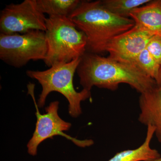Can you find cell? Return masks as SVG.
<instances>
[{
	"label": "cell",
	"mask_w": 161,
	"mask_h": 161,
	"mask_svg": "<svg viewBox=\"0 0 161 161\" xmlns=\"http://www.w3.org/2000/svg\"><path fill=\"white\" fill-rule=\"evenodd\" d=\"M76 72L83 89L90 91L94 86L114 91L125 83L141 94L158 85L155 80L133 64L88 52L80 58Z\"/></svg>",
	"instance_id": "1"
},
{
	"label": "cell",
	"mask_w": 161,
	"mask_h": 161,
	"mask_svg": "<svg viewBox=\"0 0 161 161\" xmlns=\"http://www.w3.org/2000/svg\"><path fill=\"white\" fill-rule=\"evenodd\" d=\"M69 18L85 35L86 52L98 55L106 52L113 38L135 25L131 18L121 17L108 11L101 1H81Z\"/></svg>",
	"instance_id": "2"
},
{
	"label": "cell",
	"mask_w": 161,
	"mask_h": 161,
	"mask_svg": "<svg viewBox=\"0 0 161 161\" xmlns=\"http://www.w3.org/2000/svg\"><path fill=\"white\" fill-rule=\"evenodd\" d=\"M80 61L77 58L67 63L57 64L44 71L29 70L26 75L38 81L42 87L38 101L39 108L45 105L47 97L51 92H59L68 101L69 112L72 117H78L82 113L81 102L88 99L92 100L91 91L83 89L77 92L74 87V75Z\"/></svg>",
	"instance_id": "3"
},
{
	"label": "cell",
	"mask_w": 161,
	"mask_h": 161,
	"mask_svg": "<svg viewBox=\"0 0 161 161\" xmlns=\"http://www.w3.org/2000/svg\"><path fill=\"white\" fill-rule=\"evenodd\" d=\"M46 28L47 51L43 61L47 66L69 63L86 53V37L69 18H47Z\"/></svg>",
	"instance_id": "4"
},
{
	"label": "cell",
	"mask_w": 161,
	"mask_h": 161,
	"mask_svg": "<svg viewBox=\"0 0 161 161\" xmlns=\"http://www.w3.org/2000/svg\"><path fill=\"white\" fill-rule=\"evenodd\" d=\"M47 51L45 31L0 34V59L14 67H22L31 60H44Z\"/></svg>",
	"instance_id": "5"
},
{
	"label": "cell",
	"mask_w": 161,
	"mask_h": 161,
	"mask_svg": "<svg viewBox=\"0 0 161 161\" xmlns=\"http://www.w3.org/2000/svg\"><path fill=\"white\" fill-rule=\"evenodd\" d=\"M45 15L38 9L36 0H25L7 5L1 12V34L26 33L32 30H46Z\"/></svg>",
	"instance_id": "6"
},
{
	"label": "cell",
	"mask_w": 161,
	"mask_h": 161,
	"mask_svg": "<svg viewBox=\"0 0 161 161\" xmlns=\"http://www.w3.org/2000/svg\"><path fill=\"white\" fill-rule=\"evenodd\" d=\"M35 104L36 109V129L32 137L27 145L28 153L30 155H36L39 145L43 141L53 138L55 136H61L65 137L71 141L75 145L81 147H90L94 144V141L92 140H80L64 132V131H68L70 129L71 124L61 119L58 115L59 102L58 101L51 103L45 109L46 113L43 115L39 112V107L35 100Z\"/></svg>",
	"instance_id": "7"
},
{
	"label": "cell",
	"mask_w": 161,
	"mask_h": 161,
	"mask_svg": "<svg viewBox=\"0 0 161 161\" xmlns=\"http://www.w3.org/2000/svg\"><path fill=\"white\" fill-rule=\"evenodd\" d=\"M137 25L113 38L107 45L108 58L123 63L131 64L134 58L147 47L153 36Z\"/></svg>",
	"instance_id": "8"
},
{
	"label": "cell",
	"mask_w": 161,
	"mask_h": 161,
	"mask_svg": "<svg viewBox=\"0 0 161 161\" xmlns=\"http://www.w3.org/2000/svg\"><path fill=\"white\" fill-rule=\"evenodd\" d=\"M138 121L142 125L155 129L154 135L161 143V86L141 94L139 99Z\"/></svg>",
	"instance_id": "9"
},
{
	"label": "cell",
	"mask_w": 161,
	"mask_h": 161,
	"mask_svg": "<svg viewBox=\"0 0 161 161\" xmlns=\"http://www.w3.org/2000/svg\"><path fill=\"white\" fill-rule=\"evenodd\" d=\"M130 17L137 25L153 35L161 36V0H153L133 9Z\"/></svg>",
	"instance_id": "10"
},
{
	"label": "cell",
	"mask_w": 161,
	"mask_h": 161,
	"mask_svg": "<svg viewBox=\"0 0 161 161\" xmlns=\"http://www.w3.org/2000/svg\"><path fill=\"white\" fill-rule=\"evenodd\" d=\"M147 128L145 141L139 147L117 153L108 161H151L161 157L158 151L150 147L155 129L151 125Z\"/></svg>",
	"instance_id": "11"
},
{
	"label": "cell",
	"mask_w": 161,
	"mask_h": 161,
	"mask_svg": "<svg viewBox=\"0 0 161 161\" xmlns=\"http://www.w3.org/2000/svg\"><path fill=\"white\" fill-rule=\"evenodd\" d=\"M81 1L79 0H36L38 9L49 17H69Z\"/></svg>",
	"instance_id": "12"
},
{
	"label": "cell",
	"mask_w": 161,
	"mask_h": 161,
	"mask_svg": "<svg viewBox=\"0 0 161 161\" xmlns=\"http://www.w3.org/2000/svg\"><path fill=\"white\" fill-rule=\"evenodd\" d=\"M150 0H103V6L113 14L125 18H130L133 9L147 4Z\"/></svg>",
	"instance_id": "13"
},
{
	"label": "cell",
	"mask_w": 161,
	"mask_h": 161,
	"mask_svg": "<svg viewBox=\"0 0 161 161\" xmlns=\"http://www.w3.org/2000/svg\"><path fill=\"white\" fill-rule=\"evenodd\" d=\"M131 64L137 67L156 81L158 80L161 65L146 48L134 58Z\"/></svg>",
	"instance_id": "14"
},
{
	"label": "cell",
	"mask_w": 161,
	"mask_h": 161,
	"mask_svg": "<svg viewBox=\"0 0 161 161\" xmlns=\"http://www.w3.org/2000/svg\"><path fill=\"white\" fill-rule=\"evenodd\" d=\"M146 49L161 66V36L157 35L153 36Z\"/></svg>",
	"instance_id": "15"
},
{
	"label": "cell",
	"mask_w": 161,
	"mask_h": 161,
	"mask_svg": "<svg viewBox=\"0 0 161 161\" xmlns=\"http://www.w3.org/2000/svg\"><path fill=\"white\" fill-rule=\"evenodd\" d=\"M156 82L158 85L161 86V66L160 69L159 73L158 78Z\"/></svg>",
	"instance_id": "16"
},
{
	"label": "cell",
	"mask_w": 161,
	"mask_h": 161,
	"mask_svg": "<svg viewBox=\"0 0 161 161\" xmlns=\"http://www.w3.org/2000/svg\"><path fill=\"white\" fill-rule=\"evenodd\" d=\"M151 161H161V157L159 158H158L156 159Z\"/></svg>",
	"instance_id": "17"
}]
</instances>
